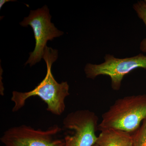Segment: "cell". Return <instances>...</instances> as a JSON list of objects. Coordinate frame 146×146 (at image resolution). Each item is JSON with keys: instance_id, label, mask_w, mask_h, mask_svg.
Returning a JSON list of instances; mask_svg holds the SVG:
<instances>
[{"instance_id": "cell-1", "label": "cell", "mask_w": 146, "mask_h": 146, "mask_svg": "<svg viewBox=\"0 0 146 146\" xmlns=\"http://www.w3.org/2000/svg\"><path fill=\"white\" fill-rule=\"evenodd\" d=\"M57 50L46 46L43 58L47 66L44 78L31 91L21 92L13 91L11 101L14 104L12 111L16 112L25 106L27 100L37 96L47 105L46 110L53 115L60 116L65 111V100L70 95L69 85L67 82L58 83L52 72V66L57 60Z\"/></svg>"}, {"instance_id": "cell-2", "label": "cell", "mask_w": 146, "mask_h": 146, "mask_svg": "<svg viewBox=\"0 0 146 146\" xmlns=\"http://www.w3.org/2000/svg\"><path fill=\"white\" fill-rule=\"evenodd\" d=\"M146 119V94L127 96L115 101L102 115L98 130L119 129L133 133Z\"/></svg>"}, {"instance_id": "cell-3", "label": "cell", "mask_w": 146, "mask_h": 146, "mask_svg": "<svg viewBox=\"0 0 146 146\" xmlns=\"http://www.w3.org/2000/svg\"><path fill=\"white\" fill-rule=\"evenodd\" d=\"M98 117L89 110L69 113L63 119L62 129L65 146H93L98 136Z\"/></svg>"}, {"instance_id": "cell-4", "label": "cell", "mask_w": 146, "mask_h": 146, "mask_svg": "<svg viewBox=\"0 0 146 146\" xmlns=\"http://www.w3.org/2000/svg\"><path fill=\"white\" fill-rule=\"evenodd\" d=\"M104 59V62L101 64H86L84 68L85 74L87 78L92 79L100 75L109 76L111 78V87L115 91L120 90L126 75L137 68L146 70V56L143 54L124 58L106 54Z\"/></svg>"}, {"instance_id": "cell-5", "label": "cell", "mask_w": 146, "mask_h": 146, "mask_svg": "<svg viewBox=\"0 0 146 146\" xmlns=\"http://www.w3.org/2000/svg\"><path fill=\"white\" fill-rule=\"evenodd\" d=\"M61 133L57 125L44 130L22 125L6 130L1 141L5 146H65L63 138L58 137Z\"/></svg>"}, {"instance_id": "cell-6", "label": "cell", "mask_w": 146, "mask_h": 146, "mask_svg": "<svg viewBox=\"0 0 146 146\" xmlns=\"http://www.w3.org/2000/svg\"><path fill=\"white\" fill-rule=\"evenodd\" d=\"M51 16L46 5L35 10L31 11L28 17L20 23L22 26H30L33 29L35 40L34 51L30 53V56L25 65L29 64L31 67L38 63L43 57L45 48L49 40L52 41L56 37L64 34L58 30L54 24L51 22Z\"/></svg>"}, {"instance_id": "cell-7", "label": "cell", "mask_w": 146, "mask_h": 146, "mask_svg": "<svg viewBox=\"0 0 146 146\" xmlns=\"http://www.w3.org/2000/svg\"><path fill=\"white\" fill-rule=\"evenodd\" d=\"M96 144L100 146H133V139L131 133L110 129L101 131Z\"/></svg>"}, {"instance_id": "cell-8", "label": "cell", "mask_w": 146, "mask_h": 146, "mask_svg": "<svg viewBox=\"0 0 146 146\" xmlns=\"http://www.w3.org/2000/svg\"><path fill=\"white\" fill-rule=\"evenodd\" d=\"M133 7L138 17L143 21L146 27V3L144 1H138L133 4ZM140 48L143 52H146V37L141 42Z\"/></svg>"}, {"instance_id": "cell-9", "label": "cell", "mask_w": 146, "mask_h": 146, "mask_svg": "<svg viewBox=\"0 0 146 146\" xmlns=\"http://www.w3.org/2000/svg\"><path fill=\"white\" fill-rule=\"evenodd\" d=\"M133 146H146V119L136 131L131 133Z\"/></svg>"}, {"instance_id": "cell-10", "label": "cell", "mask_w": 146, "mask_h": 146, "mask_svg": "<svg viewBox=\"0 0 146 146\" xmlns=\"http://www.w3.org/2000/svg\"><path fill=\"white\" fill-rule=\"evenodd\" d=\"M9 1H12V0H1V1H0V9H1L3 6V5Z\"/></svg>"}, {"instance_id": "cell-11", "label": "cell", "mask_w": 146, "mask_h": 146, "mask_svg": "<svg viewBox=\"0 0 146 146\" xmlns=\"http://www.w3.org/2000/svg\"><path fill=\"white\" fill-rule=\"evenodd\" d=\"M93 146H100L99 145H98V144H95V145H94Z\"/></svg>"}, {"instance_id": "cell-12", "label": "cell", "mask_w": 146, "mask_h": 146, "mask_svg": "<svg viewBox=\"0 0 146 146\" xmlns=\"http://www.w3.org/2000/svg\"><path fill=\"white\" fill-rule=\"evenodd\" d=\"M145 1V2L146 3V0H145V1Z\"/></svg>"}]
</instances>
